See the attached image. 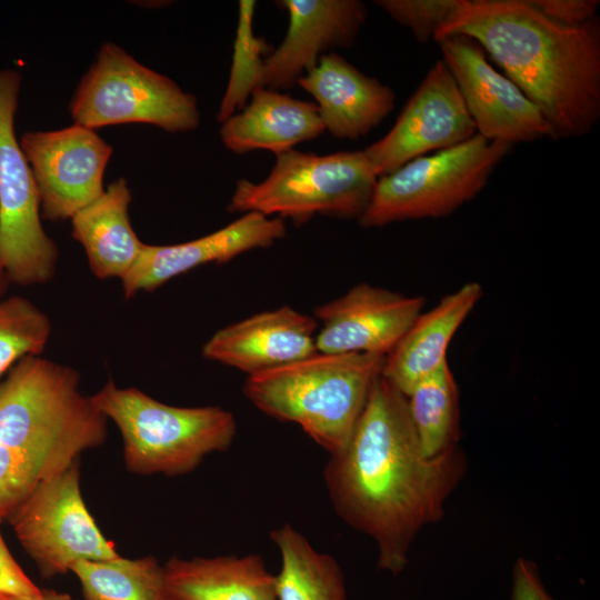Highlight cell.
Wrapping results in <instances>:
<instances>
[{"label": "cell", "instance_id": "6da1fadb", "mask_svg": "<svg viewBox=\"0 0 600 600\" xmlns=\"http://www.w3.org/2000/svg\"><path fill=\"white\" fill-rule=\"evenodd\" d=\"M466 470L458 446L432 458L422 453L407 397L381 374L323 480L336 513L374 541L378 569L397 576L421 529L443 518Z\"/></svg>", "mask_w": 600, "mask_h": 600}, {"label": "cell", "instance_id": "7a4b0ae2", "mask_svg": "<svg viewBox=\"0 0 600 600\" xmlns=\"http://www.w3.org/2000/svg\"><path fill=\"white\" fill-rule=\"evenodd\" d=\"M474 40L531 100L554 139L580 138L600 118V23L554 22L528 0H460L436 32Z\"/></svg>", "mask_w": 600, "mask_h": 600}, {"label": "cell", "instance_id": "3957f363", "mask_svg": "<svg viewBox=\"0 0 600 600\" xmlns=\"http://www.w3.org/2000/svg\"><path fill=\"white\" fill-rule=\"evenodd\" d=\"M107 423L69 366L27 356L0 382V443L27 458L42 479L103 444Z\"/></svg>", "mask_w": 600, "mask_h": 600}, {"label": "cell", "instance_id": "277c9868", "mask_svg": "<svg viewBox=\"0 0 600 600\" xmlns=\"http://www.w3.org/2000/svg\"><path fill=\"white\" fill-rule=\"evenodd\" d=\"M386 356L322 353L248 376L246 398L261 412L298 424L329 456L348 442Z\"/></svg>", "mask_w": 600, "mask_h": 600}, {"label": "cell", "instance_id": "5b68a950", "mask_svg": "<svg viewBox=\"0 0 600 600\" xmlns=\"http://www.w3.org/2000/svg\"><path fill=\"white\" fill-rule=\"evenodd\" d=\"M91 399L118 427L127 468L139 474L190 472L207 456L226 451L237 433L226 409L170 406L111 379Z\"/></svg>", "mask_w": 600, "mask_h": 600}, {"label": "cell", "instance_id": "8992f818", "mask_svg": "<svg viewBox=\"0 0 600 600\" xmlns=\"http://www.w3.org/2000/svg\"><path fill=\"white\" fill-rule=\"evenodd\" d=\"M377 180L363 150L317 154L292 149L276 156L264 180H238L227 210L288 218L296 224L316 214L358 220Z\"/></svg>", "mask_w": 600, "mask_h": 600}, {"label": "cell", "instance_id": "52a82bcc", "mask_svg": "<svg viewBox=\"0 0 600 600\" xmlns=\"http://www.w3.org/2000/svg\"><path fill=\"white\" fill-rule=\"evenodd\" d=\"M511 148L476 133L456 147L416 158L378 178L358 222L362 228H379L447 217L482 191Z\"/></svg>", "mask_w": 600, "mask_h": 600}, {"label": "cell", "instance_id": "ba28073f", "mask_svg": "<svg viewBox=\"0 0 600 600\" xmlns=\"http://www.w3.org/2000/svg\"><path fill=\"white\" fill-rule=\"evenodd\" d=\"M69 112L73 123L93 130L148 123L168 132H188L200 124L193 94L111 41L100 47L80 79Z\"/></svg>", "mask_w": 600, "mask_h": 600}, {"label": "cell", "instance_id": "9c48e42d", "mask_svg": "<svg viewBox=\"0 0 600 600\" xmlns=\"http://www.w3.org/2000/svg\"><path fill=\"white\" fill-rule=\"evenodd\" d=\"M21 74L0 69V264L10 282L52 280L59 251L44 231L31 168L16 134Z\"/></svg>", "mask_w": 600, "mask_h": 600}, {"label": "cell", "instance_id": "30bf717a", "mask_svg": "<svg viewBox=\"0 0 600 600\" xmlns=\"http://www.w3.org/2000/svg\"><path fill=\"white\" fill-rule=\"evenodd\" d=\"M8 520L44 578L63 574L81 560L119 557L86 507L78 462L40 480Z\"/></svg>", "mask_w": 600, "mask_h": 600}, {"label": "cell", "instance_id": "8fae6325", "mask_svg": "<svg viewBox=\"0 0 600 600\" xmlns=\"http://www.w3.org/2000/svg\"><path fill=\"white\" fill-rule=\"evenodd\" d=\"M19 142L34 178L42 219H71L103 193L113 150L96 130L73 123L28 131Z\"/></svg>", "mask_w": 600, "mask_h": 600}, {"label": "cell", "instance_id": "7c38bea8", "mask_svg": "<svg viewBox=\"0 0 600 600\" xmlns=\"http://www.w3.org/2000/svg\"><path fill=\"white\" fill-rule=\"evenodd\" d=\"M476 133L457 82L440 59L429 69L390 131L363 152L379 178L430 151L456 147Z\"/></svg>", "mask_w": 600, "mask_h": 600}, {"label": "cell", "instance_id": "4fadbf2b", "mask_svg": "<svg viewBox=\"0 0 600 600\" xmlns=\"http://www.w3.org/2000/svg\"><path fill=\"white\" fill-rule=\"evenodd\" d=\"M477 133L511 146L553 137L540 109L488 61L483 49L464 36L437 41Z\"/></svg>", "mask_w": 600, "mask_h": 600}, {"label": "cell", "instance_id": "5bb4252c", "mask_svg": "<svg viewBox=\"0 0 600 600\" xmlns=\"http://www.w3.org/2000/svg\"><path fill=\"white\" fill-rule=\"evenodd\" d=\"M424 298L360 282L343 296L318 306L321 322L316 347L322 353L388 356L422 312Z\"/></svg>", "mask_w": 600, "mask_h": 600}, {"label": "cell", "instance_id": "9a60e30c", "mask_svg": "<svg viewBox=\"0 0 600 600\" xmlns=\"http://www.w3.org/2000/svg\"><path fill=\"white\" fill-rule=\"evenodd\" d=\"M289 17L282 42L264 59L263 88L288 90L331 49L351 47L368 10L359 0H278Z\"/></svg>", "mask_w": 600, "mask_h": 600}, {"label": "cell", "instance_id": "2e32d148", "mask_svg": "<svg viewBox=\"0 0 600 600\" xmlns=\"http://www.w3.org/2000/svg\"><path fill=\"white\" fill-rule=\"evenodd\" d=\"M287 233L283 219L243 213L229 224L198 239L176 244L144 243L133 267L121 278L126 299L153 291L172 278L208 263L273 246Z\"/></svg>", "mask_w": 600, "mask_h": 600}, {"label": "cell", "instance_id": "e0dca14e", "mask_svg": "<svg viewBox=\"0 0 600 600\" xmlns=\"http://www.w3.org/2000/svg\"><path fill=\"white\" fill-rule=\"evenodd\" d=\"M317 330L314 317L282 306L219 329L202 346L201 354L252 376L318 352Z\"/></svg>", "mask_w": 600, "mask_h": 600}, {"label": "cell", "instance_id": "ac0fdd59", "mask_svg": "<svg viewBox=\"0 0 600 600\" xmlns=\"http://www.w3.org/2000/svg\"><path fill=\"white\" fill-rule=\"evenodd\" d=\"M297 84L314 98L324 130L337 139L366 137L394 109L389 86L336 52L322 56Z\"/></svg>", "mask_w": 600, "mask_h": 600}, {"label": "cell", "instance_id": "d6986e66", "mask_svg": "<svg viewBox=\"0 0 600 600\" xmlns=\"http://www.w3.org/2000/svg\"><path fill=\"white\" fill-rule=\"evenodd\" d=\"M482 292L479 282L470 281L421 312L386 357L382 376L407 397L417 383L448 362V347Z\"/></svg>", "mask_w": 600, "mask_h": 600}, {"label": "cell", "instance_id": "ffe728a7", "mask_svg": "<svg viewBox=\"0 0 600 600\" xmlns=\"http://www.w3.org/2000/svg\"><path fill=\"white\" fill-rule=\"evenodd\" d=\"M220 124L221 142L236 154L268 150L278 156L326 131L316 102L267 88L256 89L246 107Z\"/></svg>", "mask_w": 600, "mask_h": 600}, {"label": "cell", "instance_id": "44dd1931", "mask_svg": "<svg viewBox=\"0 0 600 600\" xmlns=\"http://www.w3.org/2000/svg\"><path fill=\"white\" fill-rule=\"evenodd\" d=\"M163 573L164 600H278L276 576L256 553L173 557Z\"/></svg>", "mask_w": 600, "mask_h": 600}, {"label": "cell", "instance_id": "7402d4cb", "mask_svg": "<svg viewBox=\"0 0 600 600\" xmlns=\"http://www.w3.org/2000/svg\"><path fill=\"white\" fill-rule=\"evenodd\" d=\"M131 200L126 179L119 178L70 219L72 237L82 246L89 267L99 279L121 280L140 256L144 242L130 221Z\"/></svg>", "mask_w": 600, "mask_h": 600}, {"label": "cell", "instance_id": "603a6c76", "mask_svg": "<svg viewBox=\"0 0 600 600\" xmlns=\"http://www.w3.org/2000/svg\"><path fill=\"white\" fill-rule=\"evenodd\" d=\"M281 567L276 574L278 600H347L339 562L318 551L294 527L284 523L270 531Z\"/></svg>", "mask_w": 600, "mask_h": 600}, {"label": "cell", "instance_id": "cb8c5ba5", "mask_svg": "<svg viewBox=\"0 0 600 600\" xmlns=\"http://www.w3.org/2000/svg\"><path fill=\"white\" fill-rule=\"evenodd\" d=\"M409 414L422 453L432 458L458 446L459 389L448 362L422 379L407 396Z\"/></svg>", "mask_w": 600, "mask_h": 600}, {"label": "cell", "instance_id": "d4e9b609", "mask_svg": "<svg viewBox=\"0 0 600 600\" xmlns=\"http://www.w3.org/2000/svg\"><path fill=\"white\" fill-rule=\"evenodd\" d=\"M70 571L86 600H164L163 567L153 557L81 560Z\"/></svg>", "mask_w": 600, "mask_h": 600}, {"label": "cell", "instance_id": "484cf974", "mask_svg": "<svg viewBox=\"0 0 600 600\" xmlns=\"http://www.w3.org/2000/svg\"><path fill=\"white\" fill-rule=\"evenodd\" d=\"M256 6L257 2L253 0L239 2L230 76L217 113L219 123L241 111L251 93L258 88H263L264 59L272 49L264 38L254 34Z\"/></svg>", "mask_w": 600, "mask_h": 600}, {"label": "cell", "instance_id": "4316f807", "mask_svg": "<svg viewBox=\"0 0 600 600\" xmlns=\"http://www.w3.org/2000/svg\"><path fill=\"white\" fill-rule=\"evenodd\" d=\"M48 314L24 297L0 302V378L27 356H41L51 336Z\"/></svg>", "mask_w": 600, "mask_h": 600}, {"label": "cell", "instance_id": "83f0119b", "mask_svg": "<svg viewBox=\"0 0 600 600\" xmlns=\"http://www.w3.org/2000/svg\"><path fill=\"white\" fill-rule=\"evenodd\" d=\"M374 3L410 29L417 41L424 43L433 39L456 12L460 0H378Z\"/></svg>", "mask_w": 600, "mask_h": 600}, {"label": "cell", "instance_id": "f1b7e54d", "mask_svg": "<svg viewBox=\"0 0 600 600\" xmlns=\"http://www.w3.org/2000/svg\"><path fill=\"white\" fill-rule=\"evenodd\" d=\"M42 480L37 468L22 454L0 443V520L9 517Z\"/></svg>", "mask_w": 600, "mask_h": 600}, {"label": "cell", "instance_id": "f546056e", "mask_svg": "<svg viewBox=\"0 0 600 600\" xmlns=\"http://www.w3.org/2000/svg\"><path fill=\"white\" fill-rule=\"evenodd\" d=\"M541 14L560 24L576 27L597 17L600 2L596 0H528Z\"/></svg>", "mask_w": 600, "mask_h": 600}, {"label": "cell", "instance_id": "4dcf8cb0", "mask_svg": "<svg viewBox=\"0 0 600 600\" xmlns=\"http://www.w3.org/2000/svg\"><path fill=\"white\" fill-rule=\"evenodd\" d=\"M41 591L16 561L0 532V594L37 596Z\"/></svg>", "mask_w": 600, "mask_h": 600}, {"label": "cell", "instance_id": "1f68e13d", "mask_svg": "<svg viewBox=\"0 0 600 600\" xmlns=\"http://www.w3.org/2000/svg\"><path fill=\"white\" fill-rule=\"evenodd\" d=\"M511 600H554L544 587L533 561L519 558L514 562Z\"/></svg>", "mask_w": 600, "mask_h": 600}, {"label": "cell", "instance_id": "d6a6232c", "mask_svg": "<svg viewBox=\"0 0 600 600\" xmlns=\"http://www.w3.org/2000/svg\"><path fill=\"white\" fill-rule=\"evenodd\" d=\"M0 600H74L70 594L53 590H42L37 596L0 594Z\"/></svg>", "mask_w": 600, "mask_h": 600}, {"label": "cell", "instance_id": "836d02e7", "mask_svg": "<svg viewBox=\"0 0 600 600\" xmlns=\"http://www.w3.org/2000/svg\"><path fill=\"white\" fill-rule=\"evenodd\" d=\"M10 281L6 274L3 268L0 264V302L4 299L6 291L8 289Z\"/></svg>", "mask_w": 600, "mask_h": 600}]
</instances>
